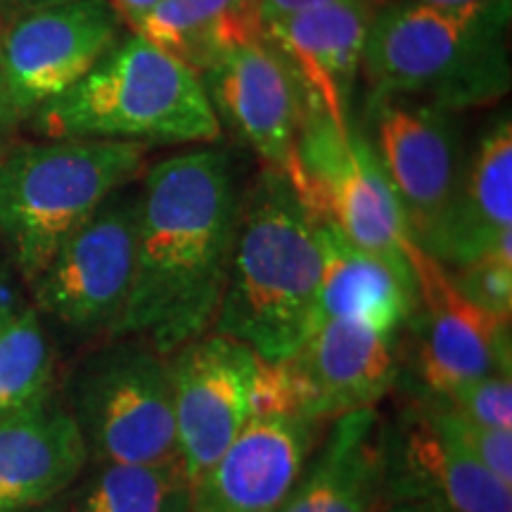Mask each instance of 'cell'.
I'll list each match as a JSON object with an SVG mask.
<instances>
[{
  "mask_svg": "<svg viewBox=\"0 0 512 512\" xmlns=\"http://www.w3.org/2000/svg\"><path fill=\"white\" fill-rule=\"evenodd\" d=\"M15 124H19V121L10 100V88H8V79H5V67H3V53H0V138H3Z\"/></svg>",
  "mask_w": 512,
  "mask_h": 512,
  "instance_id": "33",
  "label": "cell"
},
{
  "mask_svg": "<svg viewBox=\"0 0 512 512\" xmlns=\"http://www.w3.org/2000/svg\"><path fill=\"white\" fill-rule=\"evenodd\" d=\"M27 121L41 138L107 140L147 150L216 145L223 138L200 76L131 31L74 88Z\"/></svg>",
  "mask_w": 512,
  "mask_h": 512,
  "instance_id": "4",
  "label": "cell"
},
{
  "mask_svg": "<svg viewBox=\"0 0 512 512\" xmlns=\"http://www.w3.org/2000/svg\"><path fill=\"white\" fill-rule=\"evenodd\" d=\"M446 271V268H444ZM453 290L491 316L510 320L512 311V247L484 256L456 271H446Z\"/></svg>",
  "mask_w": 512,
  "mask_h": 512,
  "instance_id": "26",
  "label": "cell"
},
{
  "mask_svg": "<svg viewBox=\"0 0 512 512\" xmlns=\"http://www.w3.org/2000/svg\"><path fill=\"white\" fill-rule=\"evenodd\" d=\"M411 3H422V5H439V8H465V5L496 3V0H411Z\"/></svg>",
  "mask_w": 512,
  "mask_h": 512,
  "instance_id": "35",
  "label": "cell"
},
{
  "mask_svg": "<svg viewBox=\"0 0 512 512\" xmlns=\"http://www.w3.org/2000/svg\"><path fill=\"white\" fill-rule=\"evenodd\" d=\"M316 230L323 259L316 328L325 320H358L399 335L420 309L418 280L351 245L328 221L316 219Z\"/></svg>",
  "mask_w": 512,
  "mask_h": 512,
  "instance_id": "20",
  "label": "cell"
},
{
  "mask_svg": "<svg viewBox=\"0 0 512 512\" xmlns=\"http://www.w3.org/2000/svg\"><path fill=\"white\" fill-rule=\"evenodd\" d=\"M19 309H22V306L17 304L12 287L8 283H3V278H0V328H3L10 318H15Z\"/></svg>",
  "mask_w": 512,
  "mask_h": 512,
  "instance_id": "34",
  "label": "cell"
},
{
  "mask_svg": "<svg viewBox=\"0 0 512 512\" xmlns=\"http://www.w3.org/2000/svg\"><path fill=\"white\" fill-rule=\"evenodd\" d=\"M145 152L76 138L0 147V245L27 283L107 197L136 181Z\"/></svg>",
  "mask_w": 512,
  "mask_h": 512,
  "instance_id": "5",
  "label": "cell"
},
{
  "mask_svg": "<svg viewBox=\"0 0 512 512\" xmlns=\"http://www.w3.org/2000/svg\"><path fill=\"white\" fill-rule=\"evenodd\" d=\"M69 377L67 411L88 463H155L178 456L169 356L138 337H112Z\"/></svg>",
  "mask_w": 512,
  "mask_h": 512,
  "instance_id": "7",
  "label": "cell"
},
{
  "mask_svg": "<svg viewBox=\"0 0 512 512\" xmlns=\"http://www.w3.org/2000/svg\"><path fill=\"white\" fill-rule=\"evenodd\" d=\"M316 420L252 415L192 486L190 512H280L309 463Z\"/></svg>",
  "mask_w": 512,
  "mask_h": 512,
  "instance_id": "14",
  "label": "cell"
},
{
  "mask_svg": "<svg viewBox=\"0 0 512 512\" xmlns=\"http://www.w3.org/2000/svg\"><path fill=\"white\" fill-rule=\"evenodd\" d=\"M316 219L283 171L264 169L242 192L238 233L214 328L266 361L299 351L316 328Z\"/></svg>",
  "mask_w": 512,
  "mask_h": 512,
  "instance_id": "2",
  "label": "cell"
},
{
  "mask_svg": "<svg viewBox=\"0 0 512 512\" xmlns=\"http://www.w3.org/2000/svg\"><path fill=\"white\" fill-rule=\"evenodd\" d=\"M392 446L373 406L335 418L280 512H380L389 501Z\"/></svg>",
  "mask_w": 512,
  "mask_h": 512,
  "instance_id": "19",
  "label": "cell"
},
{
  "mask_svg": "<svg viewBox=\"0 0 512 512\" xmlns=\"http://www.w3.org/2000/svg\"><path fill=\"white\" fill-rule=\"evenodd\" d=\"M418 370L432 396H446L467 382L510 373V320L472 306L453 290L441 266L418 283Z\"/></svg>",
  "mask_w": 512,
  "mask_h": 512,
  "instance_id": "16",
  "label": "cell"
},
{
  "mask_svg": "<svg viewBox=\"0 0 512 512\" xmlns=\"http://www.w3.org/2000/svg\"><path fill=\"white\" fill-rule=\"evenodd\" d=\"M110 0H69L0 24L17 121L74 88L126 34Z\"/></svg>",
  "mask_w": 512,
  "mask_h": 512,
  "instance_id": "10",
  "label": "cell"
},
{
  "mask_svg": "<svg viewBox=\"0 0 512 512\" xmlns=\"http://www.w3.org/2000/svg\"><path fill=\"white\" fill-rule=\"evenodd\" d=\"M380 512H451V508L439 496L411 491V494H389V501Z\"/></svg>",
  "mask_w": 512,
  "mask_h": 512,
  "instance_id": "30",
  "label": "cell"
},
{
  "mask_svg": "<svg viewBox=\"0 0 512 512\" xmlns=\"http://www.w3.org/2000/svg\"><path fill=\"white\" fill-rule=\"evenodd\" d=\"M420 408L437 430L463 446L472 458H477L505 486H512V430H496V427L479 425V422L453 411L439 396H434V401Z\"/></svg>",
  "mask_w": 512,
  "mask_h": 512,
  "instance_id": "25",
  "label": "cell"
},
{
  "mask_svg": "<svg viewBox=\"0 0 512 512\" xmlns=\"http://www.w3.org/2000/svg\"><path fill=\"white\" fill-rule=\"evenodd\" d=\"M290 358L316 422L375 406L399 375L396 332L358 320H325Z\"/></svg>",
  "mask_w": 512,
  "mask_h": 512,
  "instance_id": "17",
  "label": "cell"
},
{
  "mask_svg": "<svg viewBox=\"0 0 512 512\" xmlns=\"http://www.w3.org/2000/svg\"><path fill=\"white\" fill-rule=\"evenodd\" d=\"M29 512H64V510H62L60 501H53V503L43 505V508H36V510H29Z\"/></svg>",
  "mask_w": 512,
  "mask_h": 512,
  "instance_id": "36",
  "label": "cell"
},
{
  "mask_svg": "<svg viewBox=\"0 0 512 512\" xmlns=\"http://www.w3.org/2000/svg\"><path fill=\"white\" fill-rule=\"evenodd\" d=\"M453 411L479 425L512 430V380L510 373L486 375L482 380L467 382L451 394L439 396Z\"/></svg>",
  "mask_w": 512,
  "mask_h": 512,
  "instance_id": "28",
  "label": "cell"
},
{
  "mask_svg": "<svg viewBox=\"0 0 512 512\" xmlns=\"http://www.w3.org/2000/svg\"><path fill=\"white\" fill-rule=\"evenodd\" d=\"M330 3V0H256V17H259L261 29L271 27V24L280 22V19L297 15L316 5Z\"/></svg>",
  "mask_w": 512,
  "mask_h": 512,
  "instance_id": "29",
  "label": "cell"
},
{
  "mask_svg": "<svg viewBox=\"0 0 512 512\" xmlns=\"http://www.w3.org/2000/svg\"><path fill=\"white\" fill-rule=\"evenodd\" d=\"M382 0H330L264 29L306 98L342 131L354 126L351 100L361 79L368 31Z\"/></svg>",
  "mask_w": 512,
  "mask_h": 512,
  "instance_id": "13",
  "label": "cell"
},
{
  "mask_svg": "<svg viewBox=\"0 0 512 512\" xmlns=\"http://www.w3.org/2000/svg\"><path fill=\"white\" fill-rule=\"evenodd\" d=\"M57 501L64 512H190L192 482L178 456L93 463Z\"/></svg>",
  "mask_w": 512,
  "mask_h": 512,
  "instance_id": "23",
  "label": "cell"
},
{
  "mask_svg": "<svg viewBox=\"0 0 512 512\" xmlns=\"http://www.w3.org/2000/svg\"><path fill=\"white\" fill-rule=\"evenodd\" d=\"M434 494L451 512H512V486L491 475L463 446L415 408L392 453L389 494Z\"/></svg>",
  "mask_w": 512,
  "mask_h": 512,
  "instance_id": "21",
  "label": "cell"
},
{
  "mask_svg": "<svg viewBox=\"0 0 512 512\" xmlns=\"http://www.w3.org/2000/svg\"><path fill=\"white\" fill-rule=\"evenodd\" d=\"M138 190L119 188L31 280L34 309L79 337L112 335L133 283Z\"/></svg>",
  "mask_w": 512,
  "mask_h": 512,
  "instance_id": "8",
  "label": "cell"
},
{
  "mask_svg": "<svg viewBox=\"0 0 512 512\" xmlns=\"http://www.w3.org/2000/svg\"><path fill=\"white\" fill-rule=\"evenodd\" d=\"M60 3H69V0H0V24H8L12 19L27 15V12H36Z\"/></svg>",
  "mask_w": 512,
  "mask_h": 512,
  "instance_id": "32",
  "label": "cell"
},
{
  "mask_svg": "<svg viewBox=\"0 0 512 512\" xmlns=\"http://www.w3.org/2000/svg\"><path fill=\"white\" fill-rule=\"evenodd\" d=\"M261 31L256 0H159L131 34L200 76L226 50Z\"/></svg>",
  "mask_w": 512,
  "mask_h": 512,
  "instance_id": "22",
  "label": "cell"
},
{
  "mask_svg": "<svg viewBox=\"0 0 512 512\" xmlns=\"http://www.w3.org/2000/svg\"><path fill=\"white\" fill-rule=\"evenodd\" d=\"M366 124L363 136L420 247L463 174L467 150L460 114L411 95H366Z\"/></svg>",
  "mask_w": 512,
  "mask_h": 512,
  "instance_id": "9",
  "label": "cell"
},
{
  "mask_svg": "<svg viewBox=\"0 0 512 512\" xmlns=\"http://www.w3.org/2000/svg\"><path fill=\"white\" fill-rule=\"evenodd\" d=\"M249 403H252V415H297L311 420L309 396L292 358L266 361L256 356Z\"/></svg>",
  "mask_w": 512,
  "mask_h": 512,
  "instance_id": "27",
  "label": "cell"
},
{
  "mask_svg": "<svg viewBox=\"0 0 512 512\" xmlns=\"http://www.w3.org/2000/svg\"><path fill=\"white\" fill-rule=\"evenodd\" d=\"M53 344L34 306H22L0 328V418L50 394Z\"/></svg>",
  "mask_w": 512,
  "mask_h": 512,
  "instance_id": "24",
  "label": "cell"
},
{
  "mask_svg": "<svg viewBox=\"0 0 512 512\" xmlns=\"http://www.w3.org/2000/svg\"><path fill=\"white\" fill-rule=\"evenodd\" d=\"M256 354L209 330L169 358L178 458L192 486L223 456L252 418Z\"/></svg>",
  "mask_w": 512,
  "mask_h": 512,
  "instance_id": "12",
  "label": "cell"
},
{
  "mask_svg": "<svg viewBox=\"0 0 512 512\" xmlns=\"http://www.w3.org/2000/svg\"><path fill=\"white\" fill-rule=\"evenodd\" d=\"M110 3L112 8L119 12V17L124 19L126 29L133 31L147 17V12L155 8L159 0H110Z\"/></svg>",
  "mask_w": 512,
  "mask_h": 512,
  "instance_id": "31",
  "label": "cell"
},
{
  "mask_svg": "<svg viewBox=\"0 0 512 512\" xmlns=\"http://www.w3.org/2000/svg\"><path fill=\"white\" fill-rule=\"evenodd\" d=\"M285 176L313 219L332 223L363 252L415 280L437 264L413 240L399 197L356 121L342 131L318 105L306 102L294 162Z\"/></svg>",
  "mask_w": 512,
  "mask_h": 512,
  "instance_id": "6",
  "label": "cell"
},
{
  "mask_svg": "<svg viewBox=\"0 0 512 512\" xmlns=\"http://www.w3.org/2000/svg\"><path fill=\"white\" fill-rule=\"evenodd\" d=\"M233 155L197 145L147 169L138 188L133 283L110 337L171 356L214 328L242 207Z\"/></svg>",
  "mask_w": 512,
  "mask_h": 512,
  "instance_id": "1",
  "label": "cell"
},
{
  "mask_svg": "<svg viewBox=\"0 0 512 512\" xmlns=\"http://www.w3.org/2000/svg\"><path fill=\"white\" fill-rule=\"evenodd\" d=\"M86 465L79 427L53 394L0 418V512L57 501Z\"/></svg>",
  "mask_w": 512,
  "mask_h": 512,
  "instance_id": "18",
  "label": "cell"
},
{
  "mask_svg": "<svg viewBox=\"0 0 512 512\" xmlns=\"http://www.w3.org/2000/svg\"><path fill=\"white\" fill-rule=\"evenodd\" d=\"M200 81L221 131L233 133L268 169L290 174L309 98L264 31L226 50Z\"/></svg>",
  "mask_w": 512,
  "mask_h": 512,
  "instance_id": "11",
  "label": "cell"
},
{
  "mask_svg": "<svg viewBox=\"0 0 512 512\" xmlns=\"http://www.w3.org/2000/svg\"><path fill=\"white\" fill-rule=\"evenodd\" d=\"M512 0L439 8L382 0L368 31L366 95H411L463 114L503 100L512 83Z\"/></svg>",
  "mask_w": 512,
  "mask_h": 512,
  "instance_id": "3",
  "label": "cell"
},
{
  "mask_svg": "<svg viewBox=\"0 0 512 512\" xmlns=\"http://www.w3.org/2000/svg\"><path fill=\"white\" fill-rule=\"evenodd\" d=\"M512 247V124L498 114L467 150L463 174L420 249L456 271Z\"/></svg>",
  "mask_w": 512,
  "mask_h": 512,
  "instance_id": "15",
  "label": "cell"
}]
</instances>
